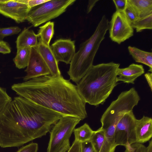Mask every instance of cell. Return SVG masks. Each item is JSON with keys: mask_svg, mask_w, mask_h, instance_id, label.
I'll return each mask as SVG.
<instances>
[{"mask_svg": "<svg viewBox=\"0 0 152 152\" xmlns=\"http://www.w3.org/2000/svg\"><path fill=\"white\" fill-rule=\"evenodd\" d=\"M81 152H96L90 140L81 142Z\"/></svg>", "mask_w": 152, "mask_h": 152, "instance_id": "29", "label": "cell"}, {"mask_svg": "<svg viewBox=\"0 0 152 152\" xmlns=\"http://www.w3.org/2000/svg\"><path fill=\"white\" fill-rule=\"evenodd\" d=\"M128 49L130 54L135 62L148 66L149 67L148 71L152 73V52L144 51L131 46H128Z\"/></svg>", "mask_w": 152, "mask_h": 152, "instance_id": "19", "label": "cell"}, {"mask_svg": "<svg viewBox=\"0 0 152 152\" xmlns=\"http://www.w3.org/2000/svg\"><path fill=\"white\" fill-rule=\"evenodd\" d=\"M21 30L20 28L17 26L0 28V41L6 37L18 34Z\"/></svg>", "mask_w": 152, "mask_h": 152, "instance_id": "24", "label": "cell"}, {"mask_svg": "<svg viewBox=\"0 0 152 152\" xmlns=\"http://www.w3.org/2000/svg\"><path fill=\"white\" fill-rule=\"evenodd\" d=\"M73 132L75 140L82 142L90 140L94 131L92 129L88 124L85 123L81 126L75 129Z\"/></svg>", "mask_w": 152, "mask_h": 152, "instance_id": "22", "label": "cell"}, {"mask_svg": "<svg viewBox=\"0 0 152 152\" xmlns=\"http://www.w3.org/2000/svg\"><path fill=\"white\" fill-rule=\"evenodd\" d=\"M78 117L64 116L50 131V139L47 152H59L69 138L76 126L81 121Z\"/></svg>", "mask_w": 152, "mask_h": 152, "instance_id": "7", "label": "cell"}, {"mask_svg": "<svg viewBox=\"0 0 152 152\" xmlns=\"http://www.w3.org/2000/svg\"><path fill=\"white\" fill-rule=\"evenodd\" d=\"M135 132L137 143H144L150 141L152 137V119L143 115L137 119Z\"/></svg>", "mask_w": 152, "mask_h": 152, "instance_id": "13", "label": "cell"}, {"mask_svg": "<svg viewBox=\"0 0 152 152\" xmlns=\"http://www.w3.org/2000/svg\"><path fill=\"white\" fill-rule=\"evenodd\" d=\"M144 76L150 87L151 91H152V74L150 72L146 73Z\"/></svg>", "mask_w": 152, "mask_h": 152, "instance_id": "34", "label": "cell"}, {"mask_svg": "<svg viewBox=\"0 0 152 152\" xmlns=\"http://www.w3.org/2000/svg\"><path fill=\"white\" fill-rule=\"evenodd\" d=\"M140 100L137 91L132 87L121 92L103 113L100 119V127L110 143L114 142L115 130L119 120L125 114L132 111Z\"/></svg>", "mask_w": 152, "mask_h": 152, "instance_id": "5", "label": "cell"}, {"mask_svg": "<svg viewBox=\"0 0 152 152\" xmlns=\"http://www.w3.org/2000/svg\"><path fill=\"white\" fill-rule=\"evenodd\" d=\"M49 0H28V5L31 9L48 1Z\"/></svg>", "mask_w": 152, "mask_h": 152, "instance_id": "33", "label": "cell"}, {"mask_svg": "<svg viewBox=\"0 0 152 152\" xmlns=\"http://www.w3.org/2000/svg\"><path fill=\"white\" fill-rule=\"evenodd\" d=\"M38 150L37 144L31 143L21 148L17 152H37Z\"/></svg>", "mask_w": 152, "mask_h": 152, "instance_id": "28", "label": "cell"}, {"mask_svg": "<svg viewBox=\"0 0 152 152\" xmlns=\"http://www.w3.org/2000/svg\"><path fill=\"white\" fill-rule=\"evenodd\" d=\"M126 0H113V1L115 6L116 11L123 12L126 5Z\"/></svg>", "mask_w": 152, "mask_h": 152, "instance_id": "30", "label": "cell"}, {"mask_svg": "<svg viewBox=\"0 0 152 152\" xmlns=\"http://www.w3.org/2000/svg\"><path fill=\"white\" fill-rule=\"evenodd\" d=\"M133 29L137 32H140L145 29H152V14L145 17L138 18L131 24Z\"/></svg>", "mask_w": 152, "mask_h": 152, "instance_id": "23", "label": "cell"}, {"mask_svg": "<svg viewBox=\"0 0 152 152\" xmlns=\"http://www.w3.org/2000/svg\"><path fill=\"white\" fill-rule=\"evenodd\" d=\"M54 23L51 21L47 22L40 26L37 35L39 41L45 45L50 46V42L54 34Z\"/></svg>", "mask_w": 152, "mask_h": 152, "instance_id": "20", "label": "cell"}, {"mask_svg": "<svg viewBox=\"0 0 152 152\" xmlns=\"http://www.w3.org/2000/svg\"><path fill=\"white\" fill-rule=\"evenodd\" d=\"M137 119L132 111L125 114L116 125L114 137L116 147H125L137 143L135 127Z\"/></svg>", "mask_w": 152, "mask_h": 152, "instance_id": "8", "label": "cell"}, {"mask_svg": "<svg viewBox=\"0 0 152 152\" xmlns=\"http://www.w3.org/2000/svg\"><path fill=\"white\" fill-rule=\"evenodd\" d=\"M126 2L139 18L152 14V0H126Z\"/></svg>", "mask_w": 152, "mask_h": 152, "instance_id": "18", "label": "cell"}, {"mask_svg": "<svg viewBox=\"0 0 152 152\" xmlns=\"http://www.w3.org/2000/svg\"><path fill=\"white\" fill-rule=\"evenodd\" d=\"M12 100L5 89L0 87V113Z\"/></svg>", "mask_w": 152, "mask_h": 152, "instance_id": "25", "label": "cell"}, {"mask_svg": "<svg viewBox=\"0 0 152 152\" xmlns=\"http://www.w3.org/2000/svg\"><path fill=\"white\" fill-rule=\"evenodd\" d=\"M108 30L111 39L118 44L134 35V29L123 12L116 11L113 13L109 22Z\"/></svg>", "mask_w": 152, "mask_h": 152, "instance_id": "9", "label": "cell"}, {"mask_svg": "<svg viewBox=\"0 0 152 152\" xmlns=\"http://www.w3.org/2000/svg\"><path fill=\"white\" fill-rule=\"evenodd\" d=\"M90 141L96 152H115L101 127L94 131Z\"/></svg>", "mask_w": 152, "mask_h": 152, "instance_id": "16", "label": "cell"}, {"mask_svg": "<svg viewBox=\"0 0 152 152\" xmlns=\"http://www.w3.org/2000/svg\"><path fill=\"white\" fill-rule=\"evenodd\" d=\"M25 71L26 74L23 78L25 81L50 75L49 68L35 48H31L29 60Z\"/></svg>", "mask_w": 152, "mask_h": 152, "instance_id": "11", "label": "cell"}, {"mask_svg": "<svg viewBox=\"0 0 152 152\" xmlns=\"http://www.w3.org/2000/svg\"><path fill=\"white\" fill-rule=\"evenodd\" d=\"M123 12L131 25L139 18L131 7L126 4V7Z\"/></svg>", "mask_w": 152, "mask_h": 152, "instance_id": "26", "label": "cell"}, {"mask_svg": "<svg viewBox=\"0 0 152 152\" xmlns=\"http://www.w3.org/2000/svg\"><path fill=\"white\" fill-rule=\"evenodd\" d=\"M75 0H53L31 8L26 20L36 27L64 13Z\"/></svg>", "mask_w": 152, "mask_h": 152, "instance_id": "6", "label": "cell"}, {"mask_svg": "<svg viewBox=\"0 0 152 152\" xmlns=\"http://www.w3.org/2000/svg\"><path fill=\"white\" fill-rule=\"evenodd\" d=\"M40 53L49 68L50 75L60 76L61 72L59 68L58 62L56 60L50 48L47 46L39 40L35 48Z\"/></svg>", "mask_w": 152, "mask_h": 152, "instance_id": "15", "label": "cell"}, {"mask_svg": "<svg viewBox=\"0 0 152 152\" xmlns=\"http://www.w3.org/2000/svg\"><path fill=\"white\" fill-rule=\"evenodd\" d=\"M69 141H67L59 152H66L70 148Z\"/></svg>", "mask_w": 152, "mask_h": 152, "instance_id": "36", "label": "cell"}, {"mask_svg": "<svg viewBox=\"0 0 152 152\" xmlns=\"http://www.w3.org/2000/svg\"><path fill=\"white\" fill-rule=\"evenodd\" d=\"M120 64L113 62L93 65L76 85L86 103L95 106L103 104L117 84Z\"/></svg>", "mask_w": 152, "mask_h": 152, "instance_id": "3", "label": "cell"}, {"mask_svg": "<svg viewBox=\"0 0 152 152\" xmlns=\"http://www.w3.org/2000/svg\"><path fill=\"white\" fill-rule=\"evenodd\" d=\"M50 48L58 62L70 64L76 53L75 41L70 39H57Z\"/></svg>", "mask_w": 152, "mask_h": 152, "instance_id": "12", "label": "cell"}, {"mask_svg": "<svg viewBox=\"0 0 152 152\" xmlns=\"http://www.w3.org/2000/svg\"><path fill=\"white\" fill-rule=\"evenodd\" d=\"M53 119L51 110L15 97L0 113V146L19 147L46 135Z\"/></svg>", "mask_w": 152, "mask_h": 152, "instance_id": "1", "label": "cell"}, {"mask_svg": "<svg viewBox=\"0 0 152 152\" xmlns=\"http://www.w3.org/2000/svg\"><path fill=\"white\" fill-rule=\"evenodd\" d=\"M144 72V69L142 65L133 63L127 67L118 69L117 81L134 84L135 80Z\"/></svg>", "mask_w": 152, "mask_h": 152, "instance_id": "14", "label": "cell"}, {"mask_svg": "<svg viewBox=\"0 0 152 152\" xmlns=\"http://www.w3.org/2000/svg\"><path fill=\"white\" fill-rule=\"evenodd\" d=\"M67 152H81V142L75 140Z\"/></svg>", "mask_w": 152, "mask_h": 152, "instance_id": "32", "label": "cell"}, {"mask_svg": "<svg viewBox=\"0 0 152 152\" xmlns=\"http://www.w3.org/2000/svg\"><path fill=\"white\" fill-rule=\"evenodd\" d=\"M109 21L104 15L92 35L82 43L70 64V79L77 83L93 65L96 54L108 30Z\"/></svg>", "mask_w": 152, "mask_h": 152, "instance_id": "4", "label": "cell"}, {"mask_svg": "<svg viewBox=\"0 0 152 152\" xmlns=\"http://www.w3.org/2000/svg\"><path fill=\"white\" fill-rule=\"evenodd\" d=\"M28 0H0V13L18 23L26 20L31 8Z\"/></svg>", "mask_w": 152, "mask_h": 152, "instance_id": "10", "label": "cell"}, {"mask_svg": "<svg viewBox=\"0 0 152 152\" xmlns=\"http://www.w3.org/2000/svg\"><path fill=\"white\" fill-rule=\"evenodd\" d=\"M125 148L124 152H145L146 147L142 144L136 143Z\"/></svg>", "mask_w": 152, "mask_h": 152, "instance_id": "27", "label": "cell"}, {"mask_svg": "<svg viewBox=\"0 0 152 152\" xmlns=\"http://www.w3.org/2000/svg\"><path fill=\"white\" fill-rule=\"evenodd\" d=\"M39 37L32 30L25 28L16 41L17 49L23 48H36L38 44Z\"/></svg>", "mask_w": 152, "mask_h": 152, "instance_id": "17", "label": "cell"}, {"mask_svg": "<svg viewBox=\"0 0 152 152\" xmlns=\"http://www.w3.org/2000/svg\"><path fill=\"white\" fill-rule=\"evenodd\" d=\"M11 49L8 44L6 42L0 41V53L5 54L10 53Z\"/></svg>", "mask_w": 152, "mask_h": 152, "instance_id": "31", "label": "cell"}, {"mask_svg": "<svg viewBox=\"0 0 152 152\" xmlns=\"http://www.w3.org/2000/svg\"><path fill=\"white\" fill-rule=\"evenodd\" d=\"M98 0H89L87 9V12L89 13L92 10L93 7L95 5Z\"/></svg>", "mask_w": 152, "mask_h": 152, "instance_id": "35", "label": "cell"}, {"mask_svg": "<svg viewBox=\"0 0 152 152\" xmlns=\"http://www.w3.org/2000/svg\"><path fill=\"white\" fill-rule=\"evenodd\" d=\"M31 48H23L17 49L16 55L13 59L17 68L21 69L27 67L30 58Z\"/></svg>", "mask_w": 152, "mask_h": 152, "instance_id": "21", "label": "cell"}, {"mask_svg": "<svg viewBox=\"0 0 152 152\" xmlns=\"http://www.w3.org/2000/svg\"><path fill=\"white\" fill-rule=\"evenodd\" d=\"M11 88L19 96L63 116L77 117L82 120L87 117L86 103L77 86L61 75L42 76L14 84Z\"/></svg>", "mask_w": 152, "mask_h": 152, "instance_id": "2", "label": "cell"}, {"mask_svg": "<svg viewBox=\"0 0 152 152\" xmlns=\"http://www.w3.org/2000/svg\"><path fill=\"white\" fill-rule=\"evenodd\" d=\"M145 152H152V140L149 141L148 145L146 147Z\"/></svg>", "mask_w": 152, "mask_h": 152, "instance_id": "37", "label": "cell"}]
</instances>
